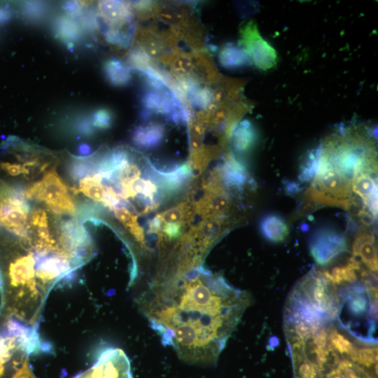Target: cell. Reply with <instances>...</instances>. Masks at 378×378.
Returning a JSON list of instances; mask_svg holds the SVG:
<instances>
[{
  "label": "cell",
  "mask_w": 378,
  "mask_h": 378,
  "mask_svg": "<svg viewBox=\"0 0 378 378\" xmlns=\"http://www.w3.org/2000/svg\"><path fill=\"white\" fill-rule=\"evenodd\" d=\"M162 223H174L180 222L183 218V209L178 207L171 208L160 214Z\"/></svg>",
  "instance_id": "484cf974"
},
{
  "label": "cell",
  "mask_w": 378,
  "mask_h": 378,
  "mask_svg": "<svg viewBox=\"0 0 378 378\" xmlns=\"http://www.w3.org/2000/svg\"><path fill=\"white\" fill-rule=\"evenodd\" d=\"M48 348L32 326L8 318L0 327V378H12L29 354Z\"/></svg>",
  "instance_id": "3957f363"
},
{
  "label": "cell",
  "mask_w": 378,
  "mask_h": 378,
  "mask_svg": "<svg viewBox=\"0 0 378 378\" xmlns=\"http://www.w3.org/2000/svg\"><path fill=\"white\" fill-rule=\"evenodd\" d=\"M225 190L240 192L243 191L248 175L245 167L233 157L229 156L222 166L214 173Z\"/></svg>",
  "instance_id": "7c38bea8"
},
{
  "label": "cell",
  "mask_w": 378,
  "mask_h": 378,
  "mask_svg": "<svg viewBox=\"0 0 378 378\" xmlns=\"http://www.w3.org/2000/svg\"><path fill=\"white\" fill-rule=\"evenodd\" d=\"M142 111L153 115H162L167 118L176 107L181 105L175 94L169 89L158 90L147 88L141 95Z\"/></svg>",
  "instance_id": "30bf717a"
},
{
  "label": "cell",
  "mask_w": 378,
  "mask_h": 378,
  "mask_svg": "<svg viewBox=\"0 0 378 378\" xmlns=\"http://www.w3.org/2000/svg\"><path fill=\"white\" fill-rule=\"evenodd\" d=\"M344 235L330 227L316 231L309 241V249L314 260L319 265L330 264L347 251Z\"/></svg>",
  "instance_id": "9c48e42d"
},
{
  "label": "cell",
  "mask_w": 378,
  "mask_h": 378,
  "mask_svg": "<svg viewBox=\"0 0 378 378\" xmlns=\"http://www.w3.org/2000/svg\"><path fill=\"white\" fill-rule=\"evenodd\" d=\"M104 71L108 81L113 86L123 87L132 80L130 68L117 59H110L104 64Z\"/></svg>",
  "instance_id": "d6986e66"
},
{
  "label": "cell",
  "mask_w": 378,
  "mask_h": 378,
  "mask_svg": "<svg viewBox=\"0 0 378 378\" xmlns=\"http://www.w3.org/2000/svg\"><path fill=\"white\" fill-rule=\"evenodd\" d=\"M238 45L246 52L252 64L260 70L270 69L278 62L276 50L262 38L253 20H249L241 25Z\"/></svg>",
  "instance_id": "52a82bcc"
},
{
  "label": "cell",
  "mask_w": 378,
  "mask_h": 378,
  "mask_svg": "<svg viewBox=\"0 0 378 378\" xmlns=\"http://www.w3.org/2000/svg\"><path fill=\"white\" fill-rule=\"evenodd\" d=\"M113 122V115L110 110L101 108L97 110L94 115L92 125L101 130H106L111 127Z\"/></svg>",
  "instance_id": "cb8c5ba5"
},
{
  "label": "cell",
  "mask_w": 378,
  "mask_h": 378,
  "mask_svg": "<svg viewBox=\"0 0 378 378\" xmlns=\"http://www.w3.org/2000/svg\"><path fill=\"white\" fill-rule=\"evenodd\" d=\"M257 138L255 127L249 120H244L235 127L232 133V148L237 154H246L254 146Z\"/></svg>",
  "instance_id": "2e32d148"
},
{
  "label": "cell",
  "mask_w": 378,
  "mask_h": 378,
  "mask_svg": "<svg viewBox=\"0 0 378 378\" xmlns=\"http://www.w3.org/2000/svg\"><path fill=\"white\" fill-rule=\"evenodd\" d=\"M12 378H35L28 363V360Z\"/></svg>",
  "instance_id": "83f0119b"
},
{
  "label": "cell",
  "mask_w": 378,
  "mask_h": 378,
  "mask_svg": "<svg viewBox=\"0 0 378 378\" xmlns=\"http://www.w3.org/2000/svg\"><path fill=\"white\" fill-rule=\"evenodd\" d=\"M21 186L0 182V226L25 241L30 205Z\"/></svg>",
  "instance_id": "5b68a950"
},
{
  "label": "cell",
  "mask_w": 378,
  "mask_h": 378,
  "mask_svg": "<svg viewBox=\"0 0 378 378\" xmlns=\"http://www.w3.org/2000/svg\"><path fill=\"white\" fill-rule=\"evenodd\" d=\"M320 154L319 146L312 150L307 155L305 160L301 165L299 178L307 182L313 180L318 164V158Z\"/></svg>",
  "instance_id": "44dd1931"
},
{
  "label": "cell",
  "mask_w": 378,
  "mask_h": 378,
  "mask_svg": "<svg viewBox=\"0 0 378 378\" xmlns=\"http://www.w3.org/2000/svg\"><path fill=\"white\" fill-rule=\"evenodd\" d=\"M352 194L351 181L333 167L320 151L317 170L307 192V199L348 209L354 202Z\"/></svg>",
  "instance_id": "277c9868"
},
{
  "label": "cell",
  "mask_w": 378,
  "mask_h": 378,
  "mask_svg": "<svg viewBox=\"0 0 378 378\" xmlns=\"http://www.w3.org/2000/svg\"><path fill=\"white\" fill-rule=\"evenodd\" d=\"M165 134L164 127L159 122H150L134 128L132 134L134 144L141 148L149 149L159 146Z\"/></svg>",
  "instance_id": "9a60e30c"
},
{
  "label": "cell",
  "mask_w": 378,
  "mask_h": 378,
  "mask_svg": "<svg viewBox=\"0 0 378 378\" xmlns=\"http://www.w3.org/2000/svg\"><path fill=\"white\" fill-rule=\"evenodd\" d=\"M263 237L272 242H281L289 234V228L283 218L276 214H268L260 222Z\"/></svg>",
  "instance_id": "ac0fdd59"
},
{
  "label": "cell",
  "mask_w": 378,
  "mask_h": 378,
  "mask_svg": "<svg viewBox=\"0 0 378 378\" xmlns=\"http://www.w3.org/2000/svg\"><path fill=\"white\" fill-rule=\"evenodd\" d=\"M56 29L59 36L66 41H75L80 35L78 27L76 23L66 17L59 19Z\"/></svg>",
  "instance_id": "603a6c76"
},
{
  "label": "cell",
  "mask_w": 378,
  "mask_h": 378,
  "mask_svg": "<svg viewBox=\"0 0 378 378\" xmlns=\"http://www.w3.org/2000/svg\"><path fill=\"white\" fill-rule=\"evenodd\" d=\"M0 169L10 176L30 174L29 171L21 162L3 161L0 162Z\"/></svg>",
  "instance_id": "d4e9b609"
},
{
  "label": "cell",
  "mask_w": 378,
  "mask_h": 378,
  "mask_svg": "<svg viewBox=\"0 0 378 378\" xmlns=\"http://www.w3.org/2000/svg\"><path fill=\"white\" fill-rule=\"evenodd\" d=\"M374 174L362 173L351 181L352 192L358 195L367 211L374 217L377 215V183Z\"/></svg>",
  "instance_id": "5bb4252c"
},
{
  "label": "cell",
  "mask_w": 378,
  "mask_h": 378,
  "mask_svg": "<svg viewBox=\"0 0 378 378\" xmlns=\"http://www.w3.org/2000/svg\"><path fill=\"white\" fill-rule=\"evenodd\" d=\"M127 60L129 64L139 72L153 64L150 55L139 45L130 50L127 55Z\"/></svg>",
  "instance_id": "7402d4cb"
},
{
  "label": "cell",
  "mask_w": 378,
  "mask_h": 378,
  "mask_svg": "<svg viewBox=\"0 0 378 378\" xmlns=\"http://www.w3.org/2000/svg\"><path fill=\"white\" fill-rule=\"evenodd\" d=\"M78 150L81 155H88L90 151V148L86 144H82Z\"/></svg>",
  "instance_id": "f546056e"
},
{
  "label": "cell",
  "mask_w": 378,
  "mask_h": 378,
  "mask_svg": "<svg viewBox=\"0 0 378 378\" xmlns=\"http://www.w3.org/2000/svg\"><path fill=\"white\" fill-rule=\"evenodd\" d=\"M214 93L207 87H202L200 84L189 91L186 97L192 106L206 110L211 106Z\"/></svg>",
  "instance_id": "ffe728a7"
},
{
  "label": "cell",
  "mask_w": 378,
  "mask_h": 378,
  "mask_svg": "<svg viewBox=\"0 0 378 378\" xmlns=\"http://www.w3.org/2000/svg\"><path fill=\"white\" fill-rule=\"evenodd\" d=\"M319 147L329 163L351 181L362 173L377 174L374 146L360 134L341 130L326 138Z\"/></svg>",
  "instance_id": "7a4b0ae2"
},
{
  "label": "cell",
  "mask_w": 378,
  "mask_h": 378,
  "mask_svg": "<svg viewBox=\"0 0 378 378\" xmlns=\"http://www.w3.org/2000/svg\"><path fill=\"white\" fill-rule=\"evenodd\" d=\"M27 200L44 202L53 213L76 216V209L68 187L55 169H50L41 180L24 190Z\"/></svg>",
  "instance_id": "8992f818"
},
{
  "label": "cell",
  "mask_w": 378,
  "mask_h": 378,
  "mask_svg": "<svg viewBox=\"0 0 378 378\" xmlns=\"http://www.w3.org/2000/svg\"><path fill=\"white\" fill-rule=\"evenodd\" d=\"M11 17L10 10L5 7H0V24L8 22Z\"/></svg>",
  "instance_id": "f1b7e54d"
},
{
  "label": "cell",
  "mask_w": 378,
  "mask_h": 378,
  "mask_svg": "<svg viewBox=\"0 0 378 378\" xmlns=\"http://www.w3.org/2000/svg\"><path fill=\"white\" fill-rule=\"evenodd\" d=\"M74 378H133L130 360L124 351L108 348L99 356L94 365Z\"/></svg>",
  "instance_id": "ba28073f"
},
{
  "label": "cell",
  "mask_w": 378,
  "mask_h": 378,
  "mask_svg": "<svg viewBox=\"0 0 378 378\" xmlns=\"http://www.w3.org/2000/svg\"><path fill=\"white\" fill-rule=\"evenodd\" d=\"M218 59L223 68L230 70L241 69L252 64L246 52L233 43L223 46L218 52Z\"/></svg>",
  "instance_id": "e0dca14e"
},
{
  "label": "cell",
  "mask_w": 378,
  "mask_h": 378,
  "mask_svg": "<svg viewBox=\"0 0 378 378\" xmlns=\"http://www.w3.org/2000/svg\"><path fill=\"white\" fill-rule=\"evenodd\" d=\"M98 10L105 27L124 28L132 24L133 12L130 3L120 1H102Z\"/></svg>",
  "instance_id": "8fae6325"
},
{
  "label": "cell",
  "mask_w": 378,
  "mask_h": 378,
  "mask_svg": "<svg viewBox=\"0 0 378 378\" xmlns=\"http://www.w3.org/2000/svg\"><path fill=\"white\" fill-rule=\"evenodd\" d=\"M353 257L359 258L365 268L373 274L377 272V250L375 237L372 233L361 230L355 237L352 244Z\"/></svg>",
  "instance_id": "4fadbf2b"
},
{
  "label": "cell",
  "mask_w": 378,
  "mask_h": 378,
  "mask_svg": "<svg viewBox=\"0 0 378 378\" xmlns=\"http://www.w3.org/2000/svg\"><path fill=\"white\" fill-rule=\"evenodd\" d=\"M181 225L178 223H165L162 229L164 241L177 239L181 234Z\"/></svg>",
  "instance_id": "4316f807"
},
{
  "label": "cell",
  "mask_w": 378,
  "mask_h": 378,
  "mask_svg": "<svg viewBox=\"0 0 378 378\" xmlns=\"http://www.w3.org/2000/svg\"><path fill=\"white\" fill-rule=\"evenodd\" d=\"M251 298L202 266L147 286L139 298L141 312L163 345L183 361L217 363Z\"/></svg>",
  "instance_id": "6da1fadb"
}]
</instances>
